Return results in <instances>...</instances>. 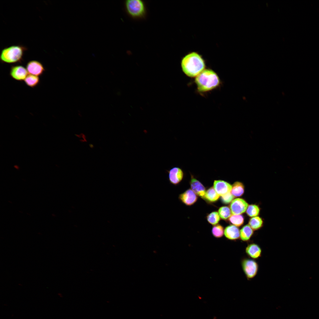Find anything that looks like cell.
<instances>
[{
	"label": "cell",
	"mask_w": 319,
	"mask_h": 319,
	"mask_svg": "<svg viewBox=\"0 0 319 319\" xmlns=\"http://www.w3.org/2000/svg\"><path fill=\"white\" fill-rule=\"evenodd\" d=\"M263 222L261 218L256 216L251 218L249 221V225L253 230H257L263 226Z\"/></svg>",
	"instance_id": "obj_17"
},
{
	"label": "cell",
	"mask_w": 319,
	"mask_h": 319,
	"mask_svg": "<svg viewBox=\"0 0 319 319\" xmlns=\"http://www.w3.org/2000/svg\"><path fill=\"white\" fill-rule=\"evenodd\" d=\"M212 232L213 235L215 237L220 238L223 235V228L220 225H215L212 229Z\"/></svg>",
	"instance_id": "obj_24"
},
{
	"label": "cell",
	"mask_w": 319,
	"mask_h": 319,
	"mask_svg": "<svg viewBox=\"0 0 319 319\" xmlns=\"http://www.w3.org/2000/svg\"><path fill=\"white\" fill-rule=\"evenodd\" d=\"M181 66L183 71L187 76L194 77L204 70L205 65L201 56L196 53L193 52L182 58Z\"/></svg>",
	"instance_id": "obj_1"
},
{
	"label": "cell",
	"mask_w": 319,
	"mask_h": 319,
	"mask_svg": "<svg viewBox=\"0 0 319 319\" xmlns=\"http://www.w3.org/2000/svg\"><path fill=\"white\" fill-rule=\"evenodd\" d=\"M219 195L217 193L214 187L209 188L206 192L204 198L210 202H214L219 198Z\"/></svg>",
	"instance_id": "obj_19"
},
{
	"label": "cell",
	"mask_w": 319,
	"mask_h": 319,
	"mask_svg": "<svg viewBox=\"0 0 319 319\" xmlns=\"http://www.w3.org/2000/svg\"><path fill=\"white\" fill-rule=\"evenodd\" d=\"M27 73L26 69L19 65L12 66L10 71V75L11 77L19 81L24 80L27 76Z\"/></svg>",
	"instance_id": "obj_9"
},
{
	"label": "cell",
	"mask_w": 319,
	"mask_h": 319,
	"mask_svg": "<svg viewBox=\"0 0 319 319\" xmlns=\"http://www.w3.org/2000/svg\"><path fill=\"white\" fill-rule=\"evenodd\" d=\"M230 222L234 225L239 227L243 224L244 218L243 216L240 215H233L230 217Z\"/></svg>",
	"instance_id": "obj_20"
},
{
	"label": "cell",
	"mask_w": 319,
	"mask_h": 319,
	"mask_svg": "<svg viewBox=\"0 0 319 319\" xmlns=\"http://www.w3.org/2000/svg\"><path fill=\"white\" fill-rule=\"evenodd\" d=\"M26 67L28 73L30 74L37 76L42 75L45 71L42 64L36 60L29 61L27 63Z\"/></svg>",
	"instance_id": "obj_8"
},
{
	"label": "cell",
	"mask_w": 319,
	"mask_h": 319,
	"mask_svg": "<svg viewBox=\"0 0 319 319\" xmlns=\"http://www.w3.org/2000/svg\"><path fill=\"white\" fill-rule=\"evenodd\" d=\"M190 184L191 190L197 195L204 198L205 188L203 184L191 175Z\"/></svg>",
	"instance_id": "obj_13"
},
{
	"label": "cell",
	"mask_w": 319,
	"mask_h": 319,
	"mask_svg": "<svg viewBox=\"0 0 319 319\" xmlns=\"http://www.w3.org/2000/svg\"><path fill=\"white\" fill-rule=\"evenodd\" d=\"M234 197L231 192H230L221 196L222 201L223 203L228 204L233 200Z\"/></svg>",
	"instance_id": "obj_25"
},
{
	"label": "cell",
	"mask_w": 319,
	"mask_h": 319,
	"mask_svg": "<svg viewBox=\"0 0 319 319\" xmlns=\"http://www.w3.org/2000/svg\"><path fill=\"white\" fill-rule=\"evenodd\" d=\"M213 187L217 193L221 196L231 192L232 188L230 184L221 180H215Z\"/></svg>",
	"instance_id": "obj_11"
},
{
	"label": "cell",
	"mask_w": 319,
	"mask_h": 319,
	"mask_svg": "<svg viewBox=\"0 0 319 319\" xmlns=\"http://www.w3.org/2000/svg\"><path fill=\"white\" fill-rule=\"evenodd\" d=\"M125 9L128 15L135 19L144 18L147 9L144 2L141 0H127L125 2Z\"/></svg>",
	"instance_id": "obj_4"
},
{
	"label": "cell",
	"mask_w": 319,
	"mask_h": 319,
	"mask_svg": "<svg viewBox=\"0 0 319 319\" xmlns=\"http://www.w3.org/2000/svg\"><path fill=\"white\" fill-rule=\"evenodd\" d=\"M218 213L217 212H213L207 217L208 222L211 224L216 225L220 220V217Z\"/></svg>",
	"instance_id": "obj_23"
},
{
	"label": "cell",
	"mask_w": 319,
	"mask_h": 319,
	"mask_svg": "<svg viewBox=\"0 0 319 319\" xmlns=\"http://www.w3.org/2000/svg\"><path fill=\"white\" fill-rule=\"evenodd\" d=\"M231 211L229 207L227 206H222L220 207L218 210V213L220 217L223 219H226L231 216Z\"/></svg>",
	"instance_id": "obj_22"
},
{
	"label": "cell",
	"mask_w": 319,
	"mask_h": 319,
	"mask_svg": "<svg viewBox=\"0 0 319 319\" xmlns=\"http://www.w3.org/2000/svg\"><path fill=\"white\" fill-rule=\"evenodd\" d=\"M195 82L198 91L203 92L217 87L219 84L220 80L214 71L208 69L204 70L197 76Z\"/></svg>",
	"instance_id": "obj_2"
},
{
	"label": "cell",
	"mask_w": 319,
	"mask_h": 319,
	"mask_svg": "<svg viewBox=\"0 0 319 319\" xmlns=\"http://www.w3.org/2000/svg\"><path fill=\"white\" fill-rule=\"evenodd\" d=\"M168 175V180L170 183L175 185L179 184L183 180L184 173L180 168L174 167L166 170Z\"/></svg>",
	"instance_id": "obj_6"
},
{
	"label": "cell",
	"mask_w": 319,
	"mask_h": 319,
	"mask_svg": "<svg viewBox=\"0 0 319 319\" xmlns=\"http://www.w3.org/2000/svg\"><path fill=\"white\" fill-rule=\"evenodd\" d=\"M244 199L237 198L233 200L230 205V209L233 215H240L244 213L248 206Z\"/></svg>",
	"instance_id": "obj_7"
},
{
	"label": "cell",
	"mask_w": 319,
	"mask_h": 319,
	"mask_svg": "<svg viewBox=\"0 0 319 319\" xmlns=\"http://www.w3.org/2000/svg\"><path fill=\"white\" fill-rule=\"evenodd\" d=\"M24 82L26 85L29 87L34 88L37 86L40 82V79L38 76L30 74L27 75Z\"/></svg>",
	"instance_id": "obj_18"
},
{
	"label": "cell",
	"mask_w": 319,
	"mask_h": 319,
	"mask_svg": "<svg viewBox=\"0 0 319 319\" xmlns=\"http://www.w3.org/2000/svg\"><path fill=\"white\" fill-rule=\"evenodd\" d=\"M260 211L259 206L255 204H251L248 206L246 210L247 214L250 217L257 216Z\"/></svg>",
	"instance_id": "obj_21"
},
{
	"label": "cell",
	"mask_w": 319,
	"mask_h": 319,
	"mask_svg": "<svg viewBox=\"0 0 319 319\" xmlns=\"http://www.w3.org/2000/svg\"><path fill=\"white\" fill-rule=\"evenodd\" d=\"M178 198L183 203L186 205L190 206L196 201L197 197L191 189H189L180 194Z\"/></svg>",
	"instance_id": "obj_12"
},
{
	"label": "cell",
	"mask_w": 319,
	"mask_h": 319,
	"mask_svg": "<svg viewBox=\"0 0 319 319\" xmlns=\"http://www.w3.org/2000/svg\"><path fill=\"white\" fill-rule=\"evenodd\" d=\"M26 48L20 45H12L3 49L0 58L3 62L13 64L21 62Z\"/></svg>",
	"instance_id": "obj_3"
},
{
	"label": "cell",
	"mask_w": 319,
	"mask_h": 319,
	"mask_svg": "<svg viewBox=\"0 0 319 319\" xmlns=\"http://www.w3.org/2000/svg\"><path fill=\"white\" fill-rule=\"evenodd\" d=\"M224 234L228 239L236 240L240 238V230L236 226L230 225L226 227L224 230Z\"/></svg>",
	"instance_id": "obj_14"
},
{
	"label": "cell",
	"mask_w": 319,
	"mask_h": 319,
	"mask_svg": "<svg viewBox=\"0 0 319 319\" xmlns=\"http://www.w3.org/2000/svg\"><path fill=\"white\" fill-rule=\"evenodd\" d=\"M245 250L246 254L250 258L255 260L258 259L262 255L261 248L258 244L255 243L248 244Z\"/></svg>",
	"instance_id": "obj_10"
},
{
	"label": "cell",
	"mask_w": 319,
	"mask_h": 319,
	"mask_svg": "<svg viewBox=\"0 0 319 319\" xmlns=\"http://www.w3.org/2000/svg\"><path fill=\"white\" fill-rule=\"evenodd\" d=\"M241 263L242 270L248 280L253 279L256 276L259 265L255 260L245 257L241 259Z\"/></svg>",
	"instance_id": "obj_5"
},
{
	"label": "cell",
	"mask_w": 319,
	"mask_h": 319,
	"mask_svg": "<svg viewBox=\"0 0 319 319\" xmlns=\"http://www.w3.org/2000/svg\"><path fill=\"white\" fill-rule=\"evenodd\" d=\"M253 232V230L249 225H245L240 230V238L243 242H248Z\"/></svg>",
	"instance_id": "obj_15"
},
{
	"label": "cell",
	"mask_w": 319,
	"mask_h": 319,
	"mask_svg": "<svg viewBox=\"0 0 319 319\" xmlns=\"http://www.w3.org/2000/svg\"><path fill=\"white\" fill-rule=\"evenodd\" d=\"M244 191V187L241 182H235L232 185L231 192L234 196H240L243 194Z\"/></svg>",
	"instance_id": "obj_16"
}]
</instances>
